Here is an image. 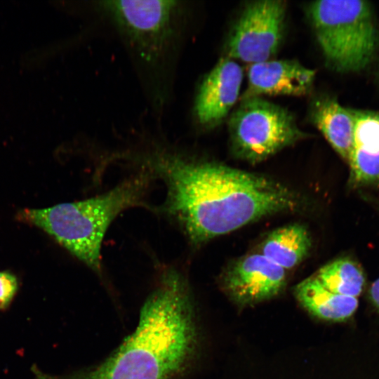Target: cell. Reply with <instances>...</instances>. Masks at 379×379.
<instances>
[{
    "label": "cell",
    "mask_w": 379,
    "mask_h": 379,
    "mask_svg": "<svg viewBox=\"0 0 379 379\" xmlns=\"http://www.w3.org/2000/svg\"><path fill=\"white\" fill-rule=\"evenodd\" d=\"M329 291L357 298L363 289L365 277L359 265L348 258H340L322 267L315 276Z\"/></svg>",
    "instance_id": "15"
},
{
    "label": "cell",
    "mask_w": 379,
    "mask_h": 379,
    "mask_svg": "<svg viewBox=\"0 0 379 379\" xmlns=\"http://www.w3.org/2000/svg\"><path fill=\"white\" fill-rule=\"evenodd\" d=\"M234 154L258 163L307 137L287 109L261 97L241 99L229 121Z\"/></svg>",
    "instance_id": "6"
},
{
    "label": "cell",
    "mask_w": 379,
    "mask_h": 379,
    "mask_svg": "<svg viewBox=\"0 0 379 379\" xmlns=\"http://www.w3.org/2000/svg\"><path fill=\"white\" fill-rule=\"evenodd\" d=\"M243 81V70L234 60L221 58L201 81L194 101L197 122L213 127L227 117L236 103Z\"/></svg>",
    "instance_id": "9"
},
{
    "label": "cell",
    "mask_w": 379,
    "mask_h": 379,
    "mask_svg": "<svg viewBox=\"0 0 379 379\" xmlns=\"http://www.w3.org/2000/svg\"><path fill=\"white\" fill-rule=\"evenodd\" d=\"M196 331L187 281L166 270L141 308L135 331L106 360L66 375L39 379H175L192 358Z\"/></svg>",
    "instance_id": "2"
},
{
    "label": "cell",
    "mask_w": 379,
    "mask_h": 379,
    "mask_svg": "<svg viewBox=\"0 0 379 379\" xmlns=\"http://www.w3.org/2000/svg\"><path fill=\"white\" fill-rule=\"evenodd\" d=\"M18 288L16 277L8 271H0V311L6 309Z\"/></svg>",
    "instance_id": "16"
},
{
    "label": "cell",
    "mask_w": 379,
    "mask_h": 379,
    "mask_svg": "<svg viewBox=\"0 0 379 379\" xmlns=\"http://www.w3.org/2000/svg\"><path fill=\"white\" fill-rule=\"evenodd\" d=\"M286 2L262 0L248 4L227 44L228 58L251 64L268 60L283 38Z\"/></svg>",
    "instance_id": "7"
},
{
    "label": "cell",
    "mask_w": 379,
    "mask_h": 379,
    "mask_svg": "<svg viewBox=\"0 0 379 379\" xmlns=\"http://www.w3.org/2000/svg\"><path fill=\"white\" fill-rule=\"evenodd\" d=\"M316 72L295 60H265L251 64L241 99L268 95H303L313 86Z\"/></svg>",
    "instance_id": "10"
},
{
    "label": "cell",
    "mask_w": 379,
    "mask_h": 379,
    "mask_svg": "<svg viewBox=\"0 0 379 379\" xmlns=\"http://www.w3.org/2000/svg\"><path fill=\"white\" fill-rule=\"evenodd\" d=\"M142 162L165 183L163 212L195 245L300 205L298 195L281 183L218 163L167 152Z\"/></svg>",
    "instance_id": "1"
},
{
    "label": "cell",
    "mask_w": 379,
    "mask_h": 379,
    "mask_svg": "<svg viewBox=\"0 0 379 379\" xmlns=\"http://www.w3.org/2000/svg\"><path fill=\"white\" fill-rule=\"evenodd\" d=\"M286 282V270L262 253L246 255L227 270L224 286L238 303H257L275 296Z\"/></svg>",
    "instance_id": "8"
},
{
    "label": "cell",
    "mask_w": 379,
    "mask_h": 379,
    "mask_svg": "<svg viewBox=\"0 0 379 379\" xmlns=\"http://www.w3.org/2000/svg\"><path fill=\"white\" fill-rule=\"evenodd\" d=\"M311 239L307 229L292 224L272 232L262 246V254L284 270L291 269L307 255Z\"/></svg>",
    "instance_id": "14"
},
{
    "label": "cell",
    "mask_w": 379,
    "mask_h": 379,
    "mask_svg": "<svg viewBox=\"0 0 379 379\" xmlns=\"http://www.w3.org/2000/svg\"><path fill=\"white\" fill-rule=\"evenodd\" d=\"M307 13L328 66L338 72H355L368 65L378 39L368 1H313Z\"/></svg>",
    "instance_id": "4"
},
{
    "label": "cell",
    "mask_w": 379,
    "mask_h": 379,
    "mask_svg": "<svg viewBox=\"0 0 379 379\" xmlns=\"http://www.w3.org/2000/svg\"><path fill=\"white\" fill-rule=\"evenodd\" d=\"M310 118L334 150L348 161L354 148L353 109L331 98H321L314 102Z\"/></svg>",
    "instance_id": "12"
},
{
    "label": "cell",
    "mask_w": 379,
    "mask_h": 379,
    "mask_svg": "<svg viewBox=\"0 0 379 379\" xmlns=\"http://www.w3.org/2000/svg\"><path fill=\"white\" fill-rule=\"evenodd\" d=\"M354 148L348 163L354 182H379V112L353 109Z\"/></svg>",
    "instance_id": "11"
},
{
    "label": "cell",
    "mask_w": 379,
    "mask_h": 379,
    "mask_svg": "<svg viewBox=\"0 0 379 379\" xmlns=\"http://www.w3.org/2000/svg\"><path fill=\"white\" fill-rule=\"evenodd\" d=\"M149 180V173H143L89 199L45 208L23 209L18 218L47 233L100 274L101 246L108 227L122 211L145 204Z\"/></svg>",
    "instance_id": "3"
},
{
    "label": "cell",
    "mask_w": 379,
    "mask_h": 379,
    "mask_svg": "<svg viewBox=\"0 0 379 379\" xmlns=\"http://www.w3.org/2000/svg\"><path fill=\"white\" fill-rule=\"evenodd\" d=\"M102 11L138 58L152 67L162 64L180 33V1H101Z\"/></svg>",
    "instance_id": "5"
},
{
    "label": "cell",
    "mask_w": 379,
    "mask_h": 379,
    "mask_svg": "<svg viewBox=\"0 0 379 379\" xmlns=\"http://www.w3.org/2000/svg\"><path fill=\"white\" fill-rule=\"evenodd\" d=\"M295 293L305 309L321 319L345 320L352 316L358 307L357 298L329 291L315 276L299 283L295 288Z\"/></svg>",
    "instance_id": "13"
},
{
    "label": "cell",
    "mask_w": 379,
    "mask_h": 379,
    "mask_svg": "<svg viewBox=\"0 0 379 379\" xmlns=\"http://www.w3.org/2000/svg\"><path fill=\"white\" fill-rule=\"evenodd\" d=\"M370 295L372 301L379 310V278L372 284L370 288Z\"/></svg>",
    "instance_id": "17"
}]
</instances>
